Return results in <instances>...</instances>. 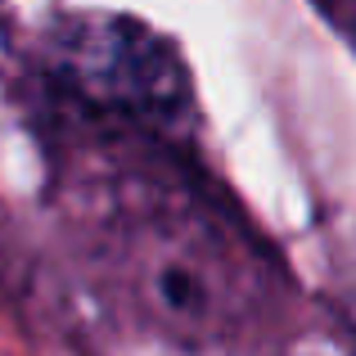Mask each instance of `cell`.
Listing matches in <instances>:
<instances>
[{
	"label": "cell",
	"mask_w": 356,
	"mask_h": 356,
	"mask_svg": "<svg viewBox=\"0 0 356 356\" xmlns=\"http://www.w3.org/2000/svg\"><path fill=\"white\" fill-rule=\"evenodd\" d=\"M54 108L63 208L118 307L181 352H266L289 321L284 270L190 167L181 136Z\"/></svg>",
	"instance_id": "cell-1"
},
{
	"label": "cell",
	"mask_w": 356,
	"mask_h": 356,
	"mask_svg": "<svg viewBox=\"0 0 356 356\" xmlns=\"http://www.w3.org/2000/svg\"><path fill=\"white\" fill-rule=\"evenodd\" d=\"M50 86L54 104L158 136H181L194 104L176 45L122 14L63 18L50 36Z\"/></svg>",
	"instance_id": "cell-2"
},
{
	"label": "cell",
	"mask_w": 356,
	"mask_h": 356,
	"mask_svg": "<svg viewBox=\"0 0 356 356\" xmlns=\"http://www.w3.org/2000/svg\"><path fill=\"white\" fill-rule=\"evenodd\" d=\"M352 356H356V348H352Z\"/></svg>",
	"instance_id": "cell-3"
}]
</instances>
